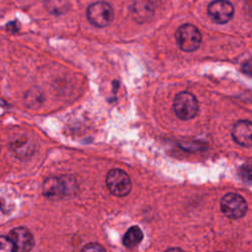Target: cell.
<instances>
[{"label": "cell", "mask_w": 252, "mask_h": 252, "mask_svg": "<svg viewBox=\"0 0 252 252\" xmlns=\"http://www.w3.org/2000/svg\"><path fill=\"white\" fill-rule=\"evenodd\" d=\"M0 210L2 211V203H1V201H0Z\"/></svg>", "instance_id": "cell-16"}, {"label": "cell", "mask_w": 252, "mask_h": 252, "mask_svg": "<svg viewBox=\"0 0 252 252\" xmlns=\"http://www.w3.org/2000/svg\"><path fill=\"white\" fill-rule=\"evenodd\" d=\"M105 183L110 193L118 197L128 195L132 188L129 175L124 170L119 168L111 169L107 173Z\"/></svg>", "instance_id": "cell-4"}, {"label": "cell", "mask_w": 252, "mask_h": 252, "mask_svg": "<svg viewBox=\"0 0 252 252\" xmlns=\"http://www.w3.org/2000/svg\"><path fill=\"white\" fill-rule=\"evenodd\" d=\"M44 4L46 9L55 15L63 14L69 9L68 0H45Z\"/></svg>", "instance_id": "cell-13"}, {"label": "cell", "mask_w": 252, "mask_h": 252, "mask_svg": "<svg viewBox=\"0 0 252 252\" xmlns=\"http://www.w3.org/2000/svg\"><path fill=\"white\" fill-rule=\"evenodd\" d=\"M83 251H104L105 249L97 243H89L82 248Z\"/></svg>", "instance_id": "cell-15"}, {"label": "cell", "mask_w": 252, "mask_h": 252, "mask_svg": "<svg viewBox=\"0 0 252 252\" xmlns=\"http://www.w3.org/2000/svg\"><path fill=\"white\" fill-rule=\"evenodd\" d=\"M252 134V124L249 120H239L237 121L232 128L231 136L233 140L242 147L250 148L252 145L251 142Z\"/></svg>", "instance_id": "cell-10"}, {"label": "cell", "mask_w": 252, "mask_h": 252, "mask_svg": "<svg viewBox=\"0 0 252 252\" xmlns=\"http://www.w3.org/2000/svg\"><path fill=\"white\" fill-rule=\"evenodd\" d=\"M71 183L63 177H48L42 184V194L50 200L62 199L67 195Z\"/></svg>", "instance_id": "cell-6"}, {"label": "cell", "mask_w": 252, "mask_h": 252, "mask_svg": "<svg viewBox=\"0 0 252 252\" xmlns=\"http://www.w3.org/2000/svg\"><path fill=\"white\" fill-rule=\"evenodd\" d=\"M154 8L150 0H135L131 6V15L138 23H145L152 19Z\"/></svg>", "instance_id": "cell-11"}, {"label": "cell", "mask_w": 252, "mask_h": 252, "mask_svg": "<svg viewBox=\"0 0 252 252\" xmlns=\"http://www.w3.org/2000/svg\"><path fill=\"white\" fill-rule=\"evenodd\" d=\"M220 210L228 219H240L247 212V203L240 195L228 193L220 200Z\"/></svg>", "instance_id": "cell-5"}, {"label": "cell", "mask_w": 252, "mask_h": 252, "mask_svg": "<svg viewBox=\"0 0 252 252\" xmlns=\"http://www.w3.org/2000/svg\"><path fill=\"white\" fill-rule=\"evenodd\" d=\"M0 251L3 252H15L14 246L10 238L7 236L0 235Z\"/></svg>", "instance_id": "cell-14"}, {"label": "cell", "mask_w": 252, "mask_h": 252, "mask_svg": "<svg viewBox=\"0 0 252 252\" xmlns=\"http://www.w3.org/2000/svg\"><path fill=\"white\" fill-rule=\"evenodd\" d=\"M113 17V9L107 2L97 1L91 4L87 9V18L89 22L97 28L108 26L112 22Z\"/></svg>", "instance_id": "cell-3"}, {"label": "cell", "mask_w": 252, "mask_h": 252, "mask_svg": "<svg viewBox=\"0 0 252 252\" xmlns=\"http://www.w3.org/2000/svg\"><path fill=\"white\" fill-rule=\"evenodd\" d=\"M10 148L18 158H28L34 153V143L26 135H21L10 142Z\"/></svg>", "instance_id": "cell-9"}, {"label": "cell", "mask_w": 252, "mask_h": 252, "mask_svg": "<svg viewBox=\"0 0 252 252\" xmlns=\"http://www.w3.org/2000/svg\"><path fill=\"white\" fill-rule=\"evenodd\" d=\"M0 151H1V147H0Z\"/></svg>", "instance_id": "cell-17"}, {"label": "cell", "mask_w": 252, "mask_h": 252, "mask_svg": "<svg viewBox=\"0 0 252 252\" xmlns=\"http://www.w3.org/2000/svg\"><path fill=\"white\" fill-rule=\"evenodd\" d=\"M8 237L13 243L14 251H30L34 245V239L32 232L24 226H18L13 228L9 232Z\"/></svg>", "instance_id": "cell-8"}, {"label": "cell", "mask_w": 252, "mask_h": 252, "mask_svg": "<svg viewBox=\"0 0 252 252\" xmlns=\"http://www.w3.org/2000/svg\"><path fill=\"white\" fill-rule=\"evenodd\" d=\"M173 110L181 120H189L196 116L198 112V102L196 97L188 92L177 94L173 100Z\"/></svg>", "instance_id": "cell-2"}, {"label": "cell", "mask_w": 252, "mask_h": 252, "mask_svg": "<svg viewBox=\"0 0 252 252\" xmlns=\"http://www.w3.org/2000/svg\"><path fill=\"white\" fill-rule=\"evenodd\" d=\"M176 41L179 48L186 52H191L201 44L202 34L200 31L191 24H184L176 31Z\"/></svg>", "instance_id": "cell-1"}, {"label": "cell", "mask_w": 252, "mask_h": 252, "mask_svg": "<svg viewBox=\"0 0 252 252\" xmlns=\"http://www.w3.org/2000/svg\"><path fill=\"white\" fill-rule=\"evenodd\" d=\"M234 14L232 4L227 0H214L208 6V15L216 24H225Z\"/></svg>", "instance_id": "cell-7"}, {"label": "cell", "mask_w": 252, "mask_h": 252, "mask_svg": "<svg viewBox=\"0 0 252 252\" xmlns=\"http://www.w3.org/2000/svg\"><path fill=\"white\" fill-rule=\"evenodd\" d=\"M143 239V232L139 226H131L125 233L123 237V245L127 248L136 247Z\"/></svg>", "instance_id": "cell-12"}]
</instances>
